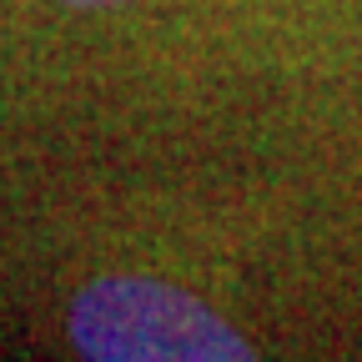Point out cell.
Returning <instances> with one entry per match:
<instances>
[{"instance_id": "cell-1", "label": "cell", "mask_w": 362, "mask_h": 362, "mask_svg": "<svg viewBox=\"0 0 362 362\" xmlns=\"http://www.w3.org/2000/svg\"><path fill=\"white\" fill-rule=\"evenodd\" d=\"M66 332L101 362H226L252 357L247 337L192 292L146 277H101L76 292Z\"/></svg>"}, {"instance_id": "cell-2", "label": "cell", "mask_w": 362, "mask_h": 362, "mask_svg": "<svg viewBox=\"0 0 362 362\" xmlns=\"http://www.w3.org/2000/svg\"><path fill=\"white\" fill-rule=\"evenodd\" d=\"M71 6H116V0H71Z\"/></svg>"}]
</instances>
